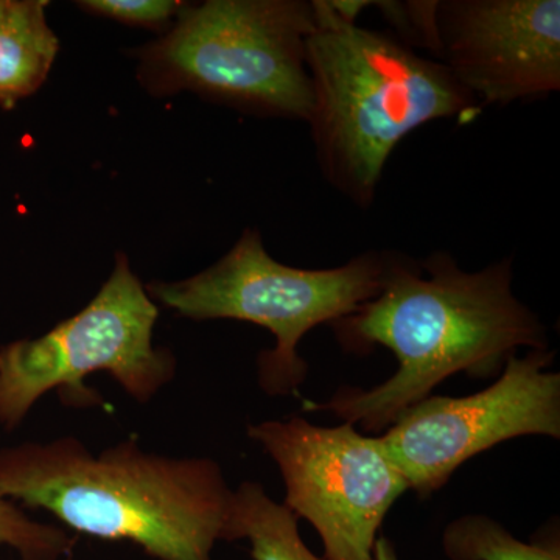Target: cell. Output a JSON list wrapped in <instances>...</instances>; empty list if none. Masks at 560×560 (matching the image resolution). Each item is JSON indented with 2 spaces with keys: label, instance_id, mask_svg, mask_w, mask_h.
Wrapping results in <instances>:
<instances>
[{
  "label": "cell",
  "instance_id": "obj_1",
  "mask_svg": "<svg viewBox=\"0 0 560 560\" xmlns=\"http://www.w3.org/2000/svg\"><path fill=\"white\" fill-rule=\"evenodd\" d=\"M341 348L396 355L393 377L371 389L342 386L329 401H304L371 433L431 396L452 375L489 378L518 349L547 350V327L512 291V259L464 271L455 257L433 253L416 261L390 253L382 290L359 311L330 324Z\"/></svg>",
  "mask_w": 560,
  "mask_h": 560
},
{
  "label": "cell",
  "instance_id": "obj_2",
  "mask_svg": "<svg viewBox=\"0 0 560 560\" xmlns=\"http://www.w3.org/2000/svg\"><path fill=\"white\" fill-rule=\"evenodd\" d=\"M0 492L75 533L128 540L160 560H213L234 489L208 456H168L125 440L92 452L75 436L0 448Z\"/></svg>",
  "mask_w": 560,
  "mask_h": 560
},
{
  "label": "cell",
  "instance_id": "obj_3",
  "mask_svg": "<svg viewBox=\"0 0 560 560\" xmlns=\"http://www.w3.org/2000/svg\"><path fill=\"white\" fill-rule=\"evenodd\" d=\"M313 7L316 27L305 60L316 161L335 190L368 209L401 140L434 120L470 124L482 108L440 61L389 33L342 20L330 0Z\"/></svg>",
  "mask_w": 560,
  "mask_h": 560
},
{
  "label": "cell",
  "instance_id": "obj_4",
  "mask_svg": "<svg viewBox=\"0 0 560 560\" xmlns=\"http://www.w3.org/2000/svg\"><path fill=\"white\" fill-rule=\"evenodd\" d=\"M305 0H208L186 5L164 38L140 50V81L156 95L183 90L234 108L308 121L313 88Z\"/></svg>",
  "mask_w": 560,
  "mask_h": 560
},
{
  "label": "cell",
  "instance_id": "obj_5",
  "mask_svg": "<svg viewBox=\"0 0 560 560\" xmlns=\"http://www.w3.org/2000/svg\"><path fill=\"white\" fill-rule=\"evenodd\" d=\"M390 250H370L326 270L272 259L259 232H243L234 248L208 270L175 282H151V300L194 320L234 319L270 330L276 346L257 359L267 396H298L308 364L298 346L320 324H334L374 300L388 272Z\"/></svg>",
  "mask_w": 560,
  "mask_h": 560
},
{
  "label": "cell",
  "instance_id": "obj_6",
  "mask_svg": "<svg viewBox=\"0 0 560 560\" xmlns=\"http://www.w3.org/2000/svg\"><path fill=\"white\" fill-rule=\"evenodd\" d=\"M158 305L117 254L116 265L94 300L35 340L0 348V427L16 430L44 396L57 390L62 404L102 407L88 375L106 372L127 396L149 404L178 371L171 350L154 346Z\"/></svg>",
  "mask_w": 560,
  "mask_h": 560
},
{
  "label": "cell",
  "instance_id": "obj_7",
  "mask_svg": "<svg viewBox=\"0 0 560 560\" xmlns=\"http://www.w3.org/2000/svg\"><path fill=\"white\" fill-rule=\"evenodd\" d=\"M282 475L285 504L305 518L324 545L326 560H374L378 530L408 488L381 436L350 422L313 425L293 416L248 427Z\"/></svg>",
  "mask_w": 560,
  "mask_h": 560
},
{
  "label": "cell",
  "instance_id": "obj_8",
  "mask_svg": "<svg viewBox=\"0 0 560 560\" xmlns=\"http://www.w3.org/2000/svg\"><path fill=\"white\" fill-rule=\"evenodd\" d=\"M552 350L510 357L500 377L466 397L430 396L401 412L383 447L408 488L429 497L464 463L521 436L560 438V374Z\"/></svg>",
  "mask_w": 560,
  "mask_h": 560
},
{
  "label": "cell",
  "instance_id": "obj_9",
  "mask_svg": "<svg viewBox=\"0 0 560 560\" xmlns=\"http://www.w3.org/2000/svg\"><path fill=\"white\" fill-rule=\"evenodd\" d=\"M440 61L481 108L560 90L559 0H438Z\"/></svg>",
  "mask_w": 560,
  "mask_h": 560
},
{
  "label": "cell",
  "instance_id": "obj_10",
  "mask_svg": "<svg viewBox=\"0 0 560 560\" xmlns=\"http://www.w3.org/2000/svg\"><path fill=\"white\" fill-rule=\"evenodd\" d=\"M44 0H5L0 11V106L39 90L57 58V35L46 20Z\"/></svg>",
  "mask_w": 560,
  "mask_h": 560
},
{
  "label": "cell",
  "instance_id": "obj_11",
  "mask_svg": "<svg viewBox=\"0 0 560 560\" xmlns=\"http://www.w3.org/2000/svg\"><path fill=\"white\" fill-rule=\"evenodd\" d=\"M248 540L254 560H326L302 540L300 517L272 500L259 481L234 489L228 541Z\"/></svg>",
  "mask_w": 560,
  "mask_h": 560
},
{
  "label": "cell",
  "instance_id": "obj_12",
  "mask_svg": "<svg viewBox=\"0 0 560 560\" xmlns=\"http://www.w3.org/2000/svg\"><path fill=\"white\" fill-rule=\"evenodd\" d=\"M442 550L451 560H560L559 544H525L486 515L448 523Z\"/></svg>",
  "mask_w": 560,
  "mask_h": 560
},
{
  "label": "cell",
  "instance_id": "obj_13",
  "mask_svg": "<svg viewBox=\"0 0 560 560\" xmlns=\"http://www.w3.org/2000/svg\"><path fill=\"white\" fill-rule=\"evenodd\" d=\"M73 539L58 526L35 521L21 504L0 492V547L22 559L57 560L69 555Z\"/></svg>",
  "mask_w": 560,
  "mask_h": 560
},
{
  "label": "cell",
  "instance_id": "obj_14",
  "mask_svg": "<svg viewBox=\"0 0 560 560\" xmlns=\"http://www.w3.org/2000/svg\"><path fill=\"white\" fill-rule=\"evenodd\" d=\"M79 5L125 24L156 28L178 16L184 3L176 0H84Z\"/></svg>",
  "mask_w": 560,
  "mask_h": 560
},
{
  "label": "cell",
  "instance_id": "obj_15",
  "mask_svg": "<svg viewBox=\"0 0 560 560\" xmlns=\"http://www.w3.org/2000/svg\"><path fill=\"white\" fill-rule=\"evenodd\" d=\"M374 560H399L393 541L386 537H378L374 547Z\"/></svg>",
  "mask_w": 560,
  "mask_h": 560
},
{
  "label": "cell",
  "instance_id": "obj_16",
  "mask_svg": "<svg viewBox=\"0 0 560 560\" xmlns=\"http://www.w3.org/2000/svg\"><path fill=\"white\" fill-rule=\"evenodd\" d=\"M3 5H5V0H0V11H2Z\"/></svg>",
  "mask_w": 560,
  "mask_h": 560
},
{
  "label": "cell",
  "instance_id": "obj_17",
  "mask_svg": "<svg viewBox=\"0 0 560 560\" xmlns=\"http://www.w3.org/2000/svg\"><path fill=\"white\" fill-rule=\"evenodd\" d=\"M22 560H39V559H22Z\"/></svg>",
  "mask_w": 560,
  "mask_h": 560
}]
</instances>
